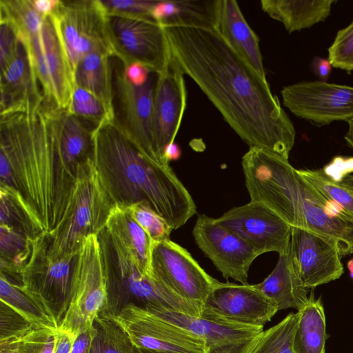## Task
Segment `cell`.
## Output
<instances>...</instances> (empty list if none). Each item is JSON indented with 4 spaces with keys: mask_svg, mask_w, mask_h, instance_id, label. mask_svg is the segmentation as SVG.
<instances>
[{
    "mask_svg": "<svg viewBox=\"0 0 353 353\" xmlns=\"http://www.w3.org/2000/svg\"><path fill=\"white\" fill-rule=\"evenodd\" d=\"M171 61L188 76L250 148L285 160L294 146L293 123L261 77L214 29L163 27Z\"/></svg>",
    "mask_w": 353,
    "mask_h": 353,
    "instance_id": "6da1fadb",
    "label": "cell"
},
{
    "mask_svg": "<svg viewBox=\"0 0 353 353\" xmlns=\"http://www.w3.org/2000/svg\"><path fill=\"white\" fill-rule=\"evenodd\" d=\"M0 185L16 190L44 234L60 222L75 178L63 168L50 111L0 115Z\"/></svg>",
    "mask_w": 353,
    "mask_h": 353,
    "instance_id": "7a4b0ae2",
    "label": "cell"
},
{
    "mask_svg": "<svg viewBox=\"0 0 353 353\" xmlns=\"http://www.w3.org/2000/svg\"><path fill=\"white\" fill-rule=\"evenodd\" d=\"M92 159L114 205L145 203L172 230L196 213L190 194L170 165L145 156L112 121L93 130Z\"/></svg>",
    "mask_w": 353,
    "mask_h": 353,
    "instance_id": "3957f363",
    "label": "cell"
},
{
    "mask_svg": "<svg viewBox=\"0 0 353 353\" xmlns=\"http://www.w3.org/2000/svg\"><path fill=\"white\" fill-rule=\"evenodd\" d=\"M107 279L108 304L101 314L114 316L128 305L200 316L201 307L176 294L142 270L133 255L104 228L98 234Z\"/></svg>",
    "mask_w": 353,
    "mask_h": 353,
    "instance_id": "277c9868",
    "label": "cell"
},
{
    "mask_svg": "<svg viewBox=\"0 0 353 353\" xmlns=\"http://www.w3.org/2000/svg\"><path fill=\"white\" fill-rule=\"evenodd\" d=\"M114 205L92 158L81 163L64 214L46 235L50 257L57 259L77 254L86 236L98 234L104 228Z\"/></svg>",
    "mask_w": 353,
    "mask_h": 353,
    "instance_id": "5b68a950",
    "label": "cell"
},
{
    "mask_svg": "<svg viewBox=\"0 0 353 353\" xmlns=\"http://www.w3.org/2000/svg\"><path fill=\"white\" fill-rule=\"evenodd\" d=\"M241 164L250 201L266 205L292 227L306 229L298 173L288 160L250 148Z\"/></svg>",
    "mask_w": 353,
    "mask_h": 353,
    "instance_id": "8992f818",
    "label": "cell"
},
{
    "mask_svg": "<svg viewBox=\"0 0 353 353\" xmlns=\"http://www.w3.org/2000/svg\"><path fill=\"white\" fill-rule=\"evenodd\" d=\"M108 304L107 279L97 234L82 241L76 255L70 290L58 330L76 336L92 327Z\"/></svg>",
    "mask_w": 353,
    "mask_h": 353,
    "instance_id": "52a82bcc",
    "label": "cell"
},
{
    "mask_svg": "<svg viewBox=\"0 0 353 353\" xmlns=\"http://www.w3.org/2000/svg\"><path fill=\"white\" fill-rule=\"evenodd\" d=\"M110 65L113 123L145 156L163 165L153 130V95L157 74L151 72L144 84L136 85L128 79L125 65L118 57L111 56Z\"/></svg>",
    "mask_w": 353,
    "mask_h": 353,
    "instance_id": "ba28073f",
    "label": "cell"
},
{
    "mask_svg": "<svg viewBox=\"0 0 353 353\" xmlns=\"http://www.w3.org/2000/svg\"><path fill=\"white\" fill-rule=\"evenodd\" d=\"M106 26L113 55L125 65L140 63L159 74L170 65L171 54L165 31L152 18L107 13Z\"/></svg>",
    "mask_w": 353,
    "mask_h": 353,
    "instance_id": "9c48e42d",
    "label": "cell"
},
{
    "mask_svg": "<svg viewBox=\"0 0 353 353\" xmlns=\"http://www.w3.org/2000/svg\"><path fill=\"white\" fill-rule=\"evenodd\" d=\"M52 15L73 74L80 60L90 52L114 54L101 0L59 1Z\"/></svg>",
    "mask_w": 353,
    "mask_h": 353,
    "instance_id": "30bf717a",
    "label": "cell"
},
{
    "mask_svg": "<svg viewBox=\"0 0 353 353\" xmlns=\"http://www.w3.org/2000/svg\"><path fill=\"white\" fill-rule=\"evenodd\" d=\"M47 234L33 240L31 254L21 275V287L58 325L68 298L76 254L52 259Z\"/></svg>",
    "mask_w": 353,
    "mask_h": 353,
    "instance_id": "8fae6325",
    "label": "cell"
},
{
    "mask_svg": "<svg viewBox=\"0 0 353 353\" xmlns=\"http://www.w3.org/2000/svg\"><path fill=\"white\" fill-rule=\"evenodd\" d=\"M111 317L141 350L160 353H205L201 338L146 309L128 305Z\"/></svg>",
    "mask_w": 353,
    "mask_h": 353,
    "instance_id": "7c38bea8",
    "label": "cell"
},
{
    "mask_svg": "<svg viewBox=\"0 0 353 353\" xmlns=\"http://www.w3.org/2000/svg\"><path fill=\"white\" fill-rule=\"evenodd\" d=\"M283 103L295 116L317 125L353 117V87L321 81L285 86Z\"/></svg>",
    "mask_w": 353,
    "mask_h": 353,
    "instance_id": "4fadbf2b",
    "label": "cell"
},
{
    "mask_svg": "<svg viewBox=\"0 0 353 353\" xmlns=\"http://www.w3.org/2000/svg\"><path fill=\"white\" fill-rule=\"evenodd\" d=\"M151 265L158 280L201 307L219 282L204 271L187 250L170 239L154 241Z\"/></svg>",
    "mask_w": 353,
    "mask_h": 353,
    "instance_id": "5bb4252c",
    "label": "cell"
},
{
    "mask_svg": "<svg viewBox=\"0 0 353 353\" xmlns=\"http://www.w3.org/2000/svg\"><path fill=\"white\" fill-rule=\"evenodd\" d=\"M215 220L260 254L276 252L281 256L288 253L292 227L261 203L250 201L234 208Z\"/></svg>",
    "mask_w": 353,
    "mask_h": 353,
    "instance_id": "9a60e30c",
    "label": "cell"
},
{
    "mask_svg": "<svg viewBox=\"0 0 353 353\" xmlns=\"http://www.w3.org/2000/svg\"><path fill=\"white\" fill-rule=\"evenodd\" d=\"M192 234L198 247L225 279L248 284L250 267L261 255L254 248L204 214L197 217Z\"/></svg>",
    "mask_w": 353,
    "mask_h": 353,
    "instance_id": "2e32d148",
    "label": "cell"
},
{
    "mask_svg": "<svg viewBox=\"0 0 353 353\" xmlns=\"http://www.w3.org/2000/svg\"><path fill=\"white\" fill-rule=\"evenodd\" d=\"M278 311L275 303L255 285L219 281L203 303L201 314L264 326Z\"/></svg>",
    "mask_w": 353,
    "mask_h": 353,
    "instance_id": "e0dca14e",
    "label": "cell"
},
{
    "mask_svg": "<svg viewBox=\"0 0 353 353\" xmlns=\"http://www.w3.org/2000/svg\"><path fill=\"white\" fill-rule=\"evenodd\" d=\"M201 338L205 353H249L263 332L252 326L204 314L189 315L172 310H149Z\"/></svg>",
    "mask_w": 353,
    "mask_h": 353,
    "instance_id": "ac0fdd59",
    "label": "cell"
},
{
    "mask_svg": "<svg viewBox=\"0 0 353 353\" xmlns=\"http://www.w3.org/2000/svg\"><path fill=\"white\" fill-rule=\"evenodd\" d=\"M288 253L296 274L308 289L334 281L343 273L336 248L308 230L292 228Z\"/></svg>",
    "mask_w": 353,
    "mask_h": 353,
    "instance_id": "d6986e66",
    "label": "cell"
},
{
    "mask_svg": "<svg viewBox=\"0 0 353 353\" xmlns=\"http://www.w3.org/2000/svg\"><path fill=\"white\" fill-rule=\"evenodd\" d=\"M184 74L170 61L157 74L153 95V130L155 146L163 165H168L167 148L174 143L186 107Z\"/></svg>",
    "mask_w": 353,
    "mask_h": 353,
    "instance_id": "ffe728a7",
    "label": "cell"
},
{
    "mask_svg": "<svg viewBox=\"0 0 353 353\" xmlns=\"http://www.w3.org/2000/svg\"><path fill=\"white\" fill-rule=\"evenodd\" d=\"M298 185L306 230L331 243L340 256L353 254V215L319 193L299 174Z\"/></svg>",
    "mask_w": 353,
    "mask_h": 353,
    "instance_id": "44dd1931",
    "label": "cell"
},
{
    "mask_svg": "<svg viewBox=\"0 0 353 353\" xmlns=\"http://www.w3.org/2000/svg\"><path fill=\"white\" fill-rule=\"evenodd\" d=\"M43 105V97L36 73L27 48L19 39L14 56L1 68V115L37 110Z\"/></svg>",
    "mask_w": 353,
    "mask_h": 353,
    "instance_id": "7402d4cb",
    "label": "cell"
},
{
    "mask_svg": "<svg viewBox=\"0 0 353 353\" xmlns=\"http://www.w3.org/2000/svg\"><path fill=\"white\" fill-rule=\"evenodd\" d=\"M215 30L239 57L266 79L259 37L235 0H217Z\"/></svg>",
    "mask_w": 353,
    "mask_h": 353,
    "instance_id": "603a6c76",
    "label": "cell"
},
{
    "mask_svg": "<svg viewBox=\"0 0 353 353\" xmlns=\"http://www.w3.org/2000/svg\"><path fill=\"white\" fill-rule=\"evenodd\" d=\"M50 113L61 163L75 178L78 167L92 158V132L97 127L68 109H57Z\"/></svg>",
    "mask_w": 353,
    "mask_h": 353,
    "instance_id": "cb8c5ba5",
    "label": "cell"
},
{
    "mask_svg": "<svg viewBox=\"0 0 353 353\" xmlns=\"http://www.w3.org/2000/svg\"><path fill=\"white\" fill-rule=\"evenodd\" d=\"M43 51L58 109H68L75 88L74 74L52 14L41 25Z\"/></svg>",
    "mask_w": 353,
    "mask_h": 353,
    "instance_id": "d4e9b609",
    "label": "cell"
},
{
    "mask_svg": "<svg viewBox=\"0 0 353 353\" xmlns=\"http://www.w3.org/2000/svg\"><path fill=\"white\" fill-rule=\"evenodd\" d=\"M217 0L157 1L152 17L163 27L214 29Z\"/></svg>",
    "mask_w": 353,
    "mask_h": 353,
    "instance_id": "484cf974",
    "label": "cell"
},
{
    "mask_svg": "<svg viewBox=\"0 0 353 353\" xmlns=\"http://www.w3.org/2000/svg\"><path fill=\"white\" fill-rule=\"evenodd\" d=\"M255 285L275 303L279 310L294 308L298 311L309 299L310 289L302 284L296 274L289 253L279 256L270 274Z\"/></svg>",
    "mask_w": 353,
    "mask_h": 353,
    "instance_id": "4316f807",
    "label": "cell"
},
{
    "mask_svg": "<svg viewBox=\"0 0 353 353\" xmlns=\"http://www.w3.org/2000/svg\"><path fill=\"white\" fill-rule=\"evenodd\" d=\"M334 0H262L261 7L270 17L284 26L288 32L310 28L330 14Z\"/></svg>",
    "mask_w": 353,
    "mask_h": 353,
    "instance_id": "83f0119b",
    "label": "cell"
},
{
    "mask_svg": "<svg viewBox=\"0 0 353 353\" xmlns=\"http://www.w3.org/2000/svg\"><path fill=\"white\" fill-rule=\"evenodd\" d=\"M104 228L133 255L143 272L153 275L151 261L154 241L124 207L113 206Z\"/></svg>",
    "mask_w": 353,
    "mask_h": 353,
    "instance_id": "f1b7e54d",
    "label": "cell"
},
{
    "mask_svg": "<svg viewBox=\"0 0 353 353\" xmlns=\"http://www.w3.org/2000/svg\"><path fill=\"white\" fill-rule=\"evenodd\" d=\"M298 321L293 339L294 353H325L326 322L320 299L312 293L306 304L297 311Z\"/></svg>",
    "mask_w": 353,
    "mask_h": 353,
    "instance_id": "f546056e",
    "label": "cell"
},
{
    "mask_svg": "<svg viewBox=\"0 0 353 353\" xmlns=\"http://www.w3.org/2000/svg\"><path fill=\"white\" fill-rule=\"evenodd\" d=\"M111 56L101 52H93L86 54L77 64L74 79L75 86L83 88L97 97L113 118Z\"/></svg>",
    "mask_w": 353,
    "mask_h": 353,
    "instance_id": "4dcf8cb0",
    "label": "cell"
},
{
    "mask_svg": "<svg viewBox=\"0 0 353 353\" xmlns=\"http://www.w3.org/2000/svg\"><path fill=\"white\" fill-rule=\"evenodd\" d=\"M1 302L9 305L37 328L58 330V325L21 285L0 276Z\"/></svg>",
    "mask_w": 353,
    "mask_h": 353,
    "instance_id": "1f68e13d",
    "label": "cell"
},
{
    "mask_svg": "<svg viewBox=\"0 0 353 353\" xmlns=\"http://www.w3.org/2000/svg\"><path fill=\"white\" fill-rule=\"evenodd\" d=\"M0 225L18 230L32 239L44 234L20 194L3 186L0 188Z\"/></svg>",
    "mask_w": 353,
    "mask_h": 353,
    "instance_id": "d6a6232c",
    "label": "cell"
},
{
    "mask_svg": "<svg viewBox=\"0 0 353 353\" xmlns=\"http://www.w3.org/2000/svg\"><path fill=\"white\" fill-rule=\"evenodd\" d=\"M94 325L96 333L90 353H142L111 316L99 314Z\"/></svg>",
    "mask_w": 353,
    "mask_h": 353,
    "instance_id": "836d02e7",
    "label": "cell"
},
{
    "mask_svg": "<svg viewBox=\"0 0 353 353\" xmlns=\"http://www.w3.org/2000/svg\"><path fill=\"white\" fill-rule=\"evenodd\" d=\"M298 174L312 188L334 201L353 215V176L336 181L322 170H296Z\"/></svg>",
    "mask_w": 353,
    "mask_h": 353,
    "instance_id": "e575fe53",
    "label": "cell"
},
{
    "mask_svg": "<svg viewBox=\"0 0 353 353\" xmlns=\"http://www.w3.org/2000/svg\"><path fill=\"white\" fill-rule=\"evenodd\" d=\"M298 314L290 313L276 325L263 330L249 353H294L293 339Z\"/></svg>",
    "mask_w": 353,
    "mask_h": 353,
    "instance_id": "d590c367",
    "label": "cell"
},
{
    "mask_svg": "<svg viewBox=\"0 0 353 353\" xmlns=\"http://www.w3.org/2000/svg\"><path fill=\"white\" fill-rule=\"evenodd\" d=\"M68 110L97 127L113 118L104 104L88 90L75 86Z\"/></svg>",
    "mask_w": 353,
    "mask_h": 353,
    "instance_id": "8d00e7d4",
    "label": "cell"
},
{
    "mask_svg": "<svg viewBox=\"0 0 353 353\" xmlns=\"http://www.w3.org/2000/svg\"><path fill=\"white\" fill-rule=\"evenodd\" d=\"M125 208L132 218L148 234L154 242L170 239L173 230L168 223L145 203H137Z\"/></svg>",
    "mask_w": 353,
    "mask_h": 353,
    "instance_id": "74e56055",
    "label": "cell"
},
{
    "mask_svg": "<svg viewBox=\"0 0 353 353\" xmlns=\"http://www.w3.org/2000/svg\"><path fill=\"white\" fill-rule=\"evenodd\" d=\"M35 327L3 302L0 303V343L17 342Z\"/></svg>",
    "mask_w": 353,
    "mask_h": 353,
    "instance_id": "f35d334b",
    "label": "cell"
},
{
    "mask_svg": "<svg viewBox=\"0 0 353 353\" xmlns=\"http://www.w3.org/2000/svg\"><path fill=\"white\" fill-rule=\"evenodd\" d=\"M328 59L332 67L347 72L353 70V21L338 31L328 48Z\"/></svg>",
    "mask_w": 353,
    "mask_h": 353,
    "instance_id": "ab89813d",
    "label": "cell"
},
{
    "mask_svg": "<svg viewBox=\"0 0 353 353\" xmlns=\"http://www.w3.org/2000/svg\"><path fill=\"white\" fill-rule=\"evenodd\" d=\"M58 330L34 328L17 343L19 353H54Z\"/></svg>",
    "mask_w": 353,
    "mask_h": 353,
    "instance_id": "60d3db41",
    "label": "cell"
},
{
    "mask_svg": "<svg viewBox=\"0 0 353 353\" xmlns=\"http://www.w3.org/2000/svg\"><path fill=\"white\" fill-rule=\"evenodd\" d=\"M101 2L107 13L125 14L152 18L151 12L157 1L101 0Z\"/></svg>",
    "mask_w": 353,
    "mask_h": 353,
    "instance_id": "b9f144b4",
    "label": "cell"
},
{
    "mask_svg": "<svg viewBox=\"0 0 353 353\" xmlns=\"http://www.w3.org/2000/svg\"><path fill=\"white\" fill-rule=\"evenodd\" d=\"M0 66L6 65L14 56L19 37L14 28L7 21L0 20Z\"/></svg>",
    "mask_w": 353,
    "mask_h": 353,
    "instance_id": "7bdbcfd3",
    "label": "cell"
},
{
    "mask_svg": "<svg viewBox=\"0 0 353 353\" xmlns=\"http://www.w3.org/2000/svg\"><path fill=\"white\" fill-rule=\"evenodd\" d=\"M322 170L333 180L342 181L353 172V157H336Z\"/></svg>",
    "mask_w": 353,
    "mask_h": 353,
    "instance_id": "ee69618b",
    "label": "cell"
},
{
    "mask_svg": "<svg viewBox=\"0 0 353 353\" xmlns=\"http://www.w3.org/2000/svg\"><path fill=\"white\" fill-rule=\"evenodd\" d=\"M95 333L94 324L80 331L74 339L70 353H90Z\"/></svg>",
    "mask_w": 353,
    "mask_h": 353,
    "instance_id": "f6af8a7d",
    "label": "cell"
},
{
    "mask_svg": "<svg viewBox=\"0 0 353 353\" xmlns=\"http://www.w3.org/2000/svg\"><path fill=\"white\" fill-rule=\"evenodd\" d=\"M125 72L132 83L141 85L148 81L151 72L140 63H132L125 66Z\"/></svg>",
    "mask_w": 353,
    "mask_h": 353,
    "instance_id": "bcb514c9",
    "label": "cell"
},
{
    "mask_svg": "<svg viewBox=\"0 0 353 353\" xmlns=\"http://www.w3.org/2000/svg\"><path fill=\"white\" fill-rule=\"evenodd\" d=\"M312 68L320 81L326 82L331 73L332 65L328 59L316 57L312 61Z\"/></svg>",
    "mask_w": 353,
    "mask_h": 353,
    "instance_id": "7dc6e473",
    "label": "cell"
},
{
    "mask_svg": "<svg viewBox=\"0 0 353 353\" xmlns=\"http://www.w3.org/2000/svg\"><path fill=\"white\" fill-rule=\"evenodd\" d=\"M74 337L67 332L58 330L54 353H70Z\"/></svg>",
    "mask_w": 353,
    "mask_h": 353,
    "instance_id": "c3c4849f",
    "label": "cell"
},
{
    "mask_svg": "<svg viewBox=\"0 0 353 353\" xmlns=\"http://www.w3.org/2000/svg\"><path fill=\"white\" fill-rule=\"evenodd\" d=\"M32 4L37 11L41 15L52 14L57 8L59 0H32Z\"/></svg>",
    "mask_w": 353,
    "mask_h": 353,
    "instance_id": "681fc988",
    "label": "cell"
},
{
    "mask_svg": "<svg viewBox=\"0 0 353 353\" xmlns=\"http://www.w3.org/2000/svg\"><path fill=\"white\" fill-rule=\"evenodd\" d=\"M179 153L178 146L174 143H172L167 148L165 151L167 161L170 163L172 159L177 158L179 156Z\"/></svg>",
    "mask_w": 353,
    "mask_h": 353,
    "instance_id": "f907efd6",
    "label": "cell"
},
{
    "mask_svg": "<svg viewBox=\"0 0 353 353\" xmlns=\"http://www.w3.org/2000/svg\"><path fill=\"white\" fill-rule=\"evenodd\" d=\"M0 353H19L17 342L0 343Z\"/></svg>",
    "mask_w": 353,
    "mask_h": 353,
    "instance_id": "816d5d0a",
    "label": "cell"
},
{
    "mask_svg": "<svg viewBox=\"0 0 353 353\" xmlns=\"http://www.w3.org/2000/svg\"><path fill=\"white\" fill-rule=\"evenodd\" d=\"M347 122L349 128L344 139L346 141L347 145L353 149V117L349 119Z\"/></svg>",
    "mask_w": 353,
    "mask_h": 353,
    "instance_id": "f5cc1de1",
    "label": "cell"
},
{
    "mask_svg": "<svg viewBox=\"0 0 353 353\" xmlns=\"http://www.w3.org/2000/svg\"><path fill=\"white\" fill-rule=\"evenodd\" d=\"M347 266L350 272V275L351 278L353 279V259H351L348 261Z\"/></svg>",
    "mask_w": 353,
    "mask_h": 353,
    "instance_id": "db71d44e",
    "label": "cell"
},
{
    "mask_svg": "<svg viewBox=\"0 0 353 353\" xmlns=\"http://www.w3.org/2000/svg\"><path fill=\"white\" fill-rule=\"evenodd\" d=\"M141 350L142 353H160V352H152V351H148V350Z\"/></svg>",
    "mask_w": 353,
    "mask_h": 353,
    "instance_id": "11a10c76",
    "label": "cell"
}]
</instances>
